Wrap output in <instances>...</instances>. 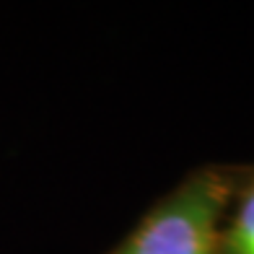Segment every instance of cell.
Masks as SVG:
<instances>
[{
	"label": "cell",
	"mask_w": 254,
	"mask_h": 254,
	"mask_svg": "<svg viewBox=\"0 0 254 254\" xmlns=\"http://www.w3.org/2000/svg\"><path fill=\"white\" fill-rule=\"evenodd\" d=\"M226 194L223 177L215 171L190 177L132 231L117 254H218Z\"/></svg>",
	"instance_id": "6da1fadb"
},
{
	"label": "cell",
	"mask_w": 254,
	"mask_h": 254,
	"mask_svg": "<svg viewBox=\"0 0 254 254\" xmlns=\"http://www.w3.org/2000/svg\"><path fill=\"white\" fill-rule=\"evenodd\" d=\"M218 254H254V182L218 239Z\"/></svg>",
	"instance_id": "7a4b0ae2"
}]
</instances>
